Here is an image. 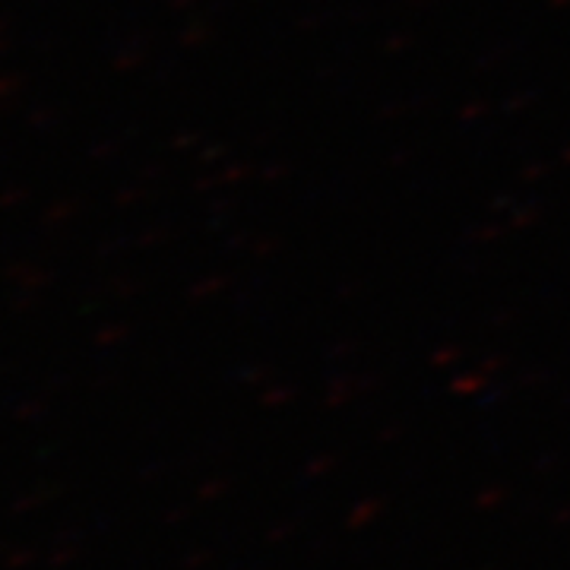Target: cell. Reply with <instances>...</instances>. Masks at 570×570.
Here are the masks:
<instances>
[{"mask_svg": "<svg viewBox=\"0 0 570 570\" xmlns=\"http://www.w3.org/2000/svg\"><path fill=\"white\" fill-rule=\"evenodd\" d=\"M29 561H32V554H29V551H17V554H10V558H7V564H10V568H26Z\"/></svg>", "mask_w": 570, "mask_h": 570, "instance_id": "1", "label": "cell"}]
</instances>
